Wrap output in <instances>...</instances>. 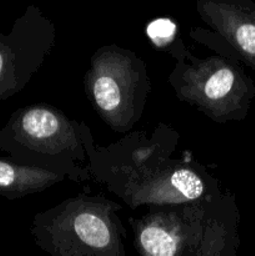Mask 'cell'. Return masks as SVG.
I'll return each instance as SVG.
<instances>
[{"instance_id":"52a82bcc","label":"cell","mask_w":255,"mask_h":256,"mask_svg":"<svg viewBox=\"0 0 255 256\" xmlns=\"http://www.w3.org/2000/svg\"><path fill=\"white\" fill-rule=\"evenodd\" d=\"M196 12L235 59L255 70V2L199 0Z\"/></svg>"},{"instance_id":"8992f818","label":"cell","mask_w":255,"mask_h":256,"mask_svg":"<svg viewBox=\"0 0 255 256\" xmlns=\"http://www.w3.org/2000/svg\"><path fill=\"white\" fill-rule=\"evenodd\" d=\"M55 44V24L36 5H29L8 34L0 32V102L25 89Z\"/></svg>"},{"instance_id":"6da1fadb","label":"cell","mask_w":255,"mask_h":256,"mask_svg":"<svg viewBox=\"0 0 255 256\" xmlns=\"http://www.w3.org/2000/svg\"><path fill=\"white\" fill-rule=\"evenodd\" d=\"M240 212L232 192L199 202L148 206L130 218L142 256H235L240 245Z\"/></svg>"},{"instance_id":"3957f363","label":"cell","mask_w":255,"mask_h":256,"mask_svg":"<svg viewBox=\"0 0 255 256\" xmlns=\"http://www.w3.org/2000/svg\"><path fill=\"white\" fill-rule=\"evenodd\" d=\"M120 210L104 195L80 194L38 212L30 232L52 256H125L128 232Z\"/></svg>"},{"instance_id":"5b68a950","label":"cell","mask_w":255,"mask_h":256,"mask_svg":"<svg viewBox=\"0 0 255 256\" xmlns=\"http://www.w3.org/2000/svg\"><path fill=\"white\" fill-rule=\"evenodd\" d=\"M84 88L100 119L115 132L125 134L144 115L152 82L146 62L132 50L105 45L90 59Z\"/></svg>"},{"instance_id":"7a4b0ae2","label":"cell","mask_w":255,"mask_h":256,"mask_svg":"<svg viewBox=\"0 0 255 256\" xmlns=\"http://www.w3.org/2000/svg\"><path fill=\"white\" fill-rule=\"evenodd\" d=\"M95 145L86 124L72 120L52 105L18 109L0 129V152L9 159L49 170L66 180H92L89 152Z\"/></svg>"},{"instance_id":"277c9868","label":"cell","mask_w":255,"mask_h":256,"mask_svg":"<svg viewBox=\"0 0 255 256\" xmlns=\"http://www.w3.org/2000/svg\"><path fill=\"white\" fill-rule=\"evenodd\" d=\"M214 36L219 42L216 54L199 59L188 50L175 60L168 82L180 102L194 106L212 122H242L254 102L255 84L239 60Z\"/></svg>"},{"instance_id":"ba28073f","label":"cell","mask_w":255,"mask_h":256,"mask_svg":"<svg viewBox=\"0 0 255 256\" xmlns=\"http://www.w3.org/2000/svg\"><path fill=\"white\" fill-rule=\"evenodd\" d=\"M64 180L66 178L49 170L0 158V198L4 199L18 200L42 192Z\"/></svg>"},{"instance_id":"9c48e42d","label":"cell","mask_w":255,"mask_h":256,"mask_svg":"<svg viewBox=\"0 0 255 256\" xmlns=\"http://www.w3.org/2000/svg\"><path fill=\"white\" fill-rule=\"evenodd\" d=\"M146 35L158 50L169 52L175 60L189 50L180 38L179 25L169 18L150 22L146 26Z\"/></svg>"}]
</instances>
